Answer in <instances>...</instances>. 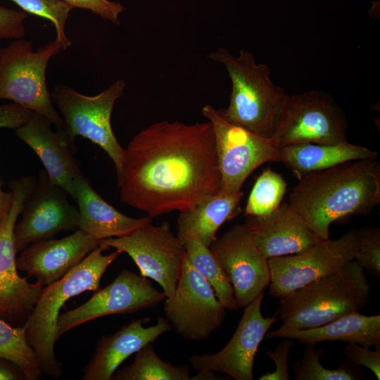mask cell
I'll return each mask as SVG.
<instances>
[{"label":"cell","mask_w":380,"mask_h":380,"mask_svg":"<svg viewBox=\"0 0 380 380\" xmlns=\"http://www.w3.org/2000/svg\"><path fill=\"white\" fill-rule=\"evenodd\" d=\"M293 339L286 338L273 350L266 353V355L273 360L275 369L260 376V380H289V358Z\"/></svg>","instance_id":"cell-36"},{"label":"cell","mask_w":380,"mask_h":380,"mask_svg":"<svg viewBox=\"0 0 380 380\" xmlns=\"http://www.w3.org/2000/svg\"><path fill=\"white\" fill-rule=\"evenodd\" d=\"M13 194L12 191L6 192L2 189V182L0 177V222L9 212L13 203Z\"/></svg>","instance_id":"cell-39"},{"label":"cell","mask_w":380,"mask_h":380,"mask_svg":"<svg viewBox=\"0 0 380 380\" xmlns=\"http://www.w3.org/2000/svg\"><path fill=\"white\" fill-rule=\"evenodd\" d=\"M72 8H78L90 11L101 19L115 25L120 24L119 15L125 7L119 2L109 0H63Z\"/></svg>","instance_id":"cell-34"},{"label":"cell","mask_w":380,"mask_h":380,"mask_svg":"<svg viewBox=\"0 0 380 380\" xmlns=\"http://www.w3.org/2000/svg\"><path fill=\"white\" fill-rule=\"evenodd\" d=\"M222 64L232 82L228 106L219 109L228 121L261 137L273 139L289 96L270 79L269 67L258 64L254 55L240 50L234 56L224 48L208 54Z\"/></svg>","instance_id":"cell-3"},{"label":"cell","mask_w":380,"mask_h":380,"mask_svg":"<svg viewBox=\"0 0 380 380\" xmlns=\"http://www.w3.org/2000/svg\"><path fill=\"white\" fill-rule=\"evenodd\" d=\"M243 194L242 191L227 194L220 190L193 208L180 212L176 234L179 242L184 245L193 239L209 247L220 227L236 215Z\"/></svg>","instance_id":"cell-24"},{"label":"cell","mask_w":380,"mask_h":380,"mask_svg":"<svg viewBox=\"0 0 380 380\" xmlns=\"http://www.w3.org/2000/svg\"><path fill=\"white\" fill-rule=\"evenodd\" d=\"M356 229L337 239L321 240L297 254L268 259L269 294L281 298L295 290L339 270L357 252Z\"/></svg>","instance_id":"cell-10"},{"label":"cell","mask_w":380,"mask_h":380,"mask_svg":"<svg viewBox=\"0 0 380 380\" xmlns=\"http://www.w3.org/2000/svg\"><path fill=\"white\" fill-rule=\"evenodd\" d=\"M357 248L355 260L372 276L380 278V228L367 226L356 229Z\"/></svg>","instance_id":"cell-32"},{"label":"cell","mask_w":380,"mask_h":380,"mask_svg":"<svg viewBox=\"0 0 380 380\" xmlns=\"http://www.w3.org/2000/svg\"><path fill=\"white\" fill-rule=\"evenodd\" d=\"M265 336L291 338L305 346H315L325 341H341L367 348L377 347L380 346V315H365L356 311L319 327L297 330L279 327L268 331Z\"/></svg>","instance_id":"cell-23"},{"label":"cell","mask_w":380,"mask_h":380,"mask_svg":"<svg viewBox=\"0 0 380 380\" xmlns=\"http://www.w3.org/2000/svg\"><path fill=\"white\" fill-rule=\"evenodd\" d=\"M232 286L238 308H245L270 282L268 259L254 243L244 224H236L209 246Z\"/></svg>","instance_id":"cell-17"},{"label":"cell","mask_w":380,"mask_h":380,"mask_svg":"<svg viewBox=\"0 0 380 380\" xmlns=\"http://www.w3.org/2000/svg\"><path fill=\"white\" fill-rule=\"evenodd\" d=\"M201 113L213 126L223 192L241 191L245 181L255 169L268 162H279L280 147L273 139L228 121L212 106H205Z\"/></svg>","instance_id":"cell-8"},{"label":"cell","mask_w":380,"mask_h":380,"mask_svg":"<svg viewBox=\"0 0 380 380\" xmlns=\"http://www.w3.org/2000/svg\"><path fill=\"white\" fill-rule=\"evenodd\" d=\"M22 371L11 362L0 358V380H24Z\"/></svg>","instance_id":"cell-38"},{"label":"cell","mask_w":380,"mask_h":380,"mask_svg":"<svg viewBox=\"0 0 380 380\" xmlns=\"http://www.w3.org/2000/svg\"><path fill=\"white\" fill-rule=\"evenodd\" d=\"M289 203L322 240L333 222L371 213L380 203V163L377 158L347 161L298 177Z\"/></svg>","instance_id":"cell-2"},{"label":"cell","mask_w":380,"mask_h":380,"mask_svg":"<svg viewBox=\"0 0 380 380\" xmlns=\"http://www.w3.org/2000/svg\"><path fill=\"white\" fill-rule=\"evenodd\" d=\"M125 85V81L120 79L99 94L87 96L58 84L51 92L70 141L73 144L75 138L81 136L99 146L113 160L117 172L122 165L125 148L114 134L110 119L114 104L123 94Z\"/></svg>","instance_id":"cell-7"},{"label":"cell","mask_w":380,"mask_h":380,"mask_svg":"<svg viewBox=\"0 0 380 380\" xmlns=\"http://www.w3.org/2000/svg\"><path fill=\"white\" fill-rule=\"evenodd\" d=\"M377 157V152L348 141L336 144H294L280 147L279 152V162L289 168L298 178L347 161Z\"/></svg>","instance_id":"cell-25"},{"label":"cell","mask_w":380,"mask_h":380,"mask_svg":"<svg viewBox=\"0 0 380 380\" xmlns=\"http://www.w3.org/2000/svg\"><path fill=\"white\" fill-rule=\"evenodd\" d=\"M322 349L317 350L315 345L306 346L301 358L293 366V377L296 380H353L357 376L353 372L338 368L330 369L320 362L324 355Z\"/></svg>","instance_id":"cell-31"},{"label":"cell","mask_w":380,"mask_h":380,"mask_svg":"<svg viewBox=\"0 0 380 380\" xmlns=\"http://www.w3.org/2000/svg\"><path fill=\"white\" fill-rule=\"evenodd\" d=\"M287 183L283 177L266 168L256 179L245 208V216H263L272 213L281 204Z\"/></svg>","instance_id":"cell-29"},{"label":"cell","mask_w":380,"mask_h":380,"mask_svg":"<svg viewBox=\"0 0 380 380\" xmlns=\"http://www.w3.org/2000/svg\"><path fill=\"white\" fill-rule=\"evenodd\" d=\"M51 125L45 117L33 113L15 134L39 158L49 179L72 197L74 182L82 172L70 151L73 144L63 129L53 131Z\"/></svg>","instance_id":"cell-20"},{"label":"cell","mask_w":380,"mask_h":380,"mask_svg":"<svg viewBox=\"0 0 380 380\" xmlns=\"http://www.w3.org/2000/svg\"><path fill=\"white\" fill-rule=\"evenodd\" d=\"M370 293L365 270L353 260L336 272L279 298L280 328L297 330L322 326L361 310L369 303Z\"/></svg>","instance_id":"cell-5"},{"label":"cell","mask_w":380,"mask_h":380,"mask_svg":"<svg viewBox=\"0 0 380 380\" xmlns=\"http://www.w3.org/2000/svg\"><path fill=\"white\" fill-rule=\"evenodd\" d=\"M34 112L17 103L0 105V128L16 129L25 125Z\"/></svg>","instance_id":"cell-37"},{"label":"cell","mask_w":380,"mask_h":380,"mask_svg":"<svg viewBox=\"0 0 380 380\" xmlns=\"http://www.w3.org/2000/svg\"><path fill=\"white\" fill-rule=\"evenodd\" d=\"M23 11L45 18L52 23L56 32V41L65 51L71 42L65 34L66 22L72 8L63 0H10Z\"/></svg>","instance_id":"cell-30"},{"label":"cell","mask_w":380,"mask_h":380,"mask_svg":"<svg viewBox=\"0 0 380 380\" xmlns=\"http://www.w3.org/2000/svg\"><path fill=\"white\" fill-rule=\"evenodd\" d=\"M343 110L328 94L310 91L289 96L273 137L279 147L299 143L336 144L347 141Z\"/></svg>","instance_id":"cell-11"},{"label":"cell","mask_w":380,"mask_h":380,"mask_svg":"<svg viewBox=\"0 0 380 380\" xmlns=\"http://www.w3.org/2000/svg\"><path fill=\"white\" fill-rule=\"evenodd\" d=\"M68 195L65 189L49 179L45 171L40 172L15 227L17 253L62 231L78 229L79 211L69 202Z\"/></svg>","instance_id":"cell-15"},{"label":"cell","mask_w":380,"mask_h":380,"mask_svg":"<svg viewBox=\"0 0 380 380\" xmlns=\"http://www.w3.org/2000/svg\"><path fill=\"white\" fill-rule=\"evenodd\" d=\"M35 180L30 176L11 182L13 203L0 222V317L9 323L26 319L32 312L44 286L21 277L16 265L14 229L23 204ZM27 320V319H26Z\"/></svg>","instance_id":"cell-12"},{"label":"cell","mask_w":380,"mask_h":380,"mask_svg":"<svg viewBox=\"0 0 380 380\" xmlns=\"http://www.w3.org/2000/svg\"><path fill=\"white\" fill-rule=\"evenodd\" d=\"M245 224L267 259L299 253L322 240L289 203L266 215L246 216Z\"/></svg>","instance_id":"cell-19"},{"label":"cell","mask_w":380,"mask_h":380,"mask_svg":"<svg viewBox=\"0 0 380 380\" xmlns=\"http://www.w3.org/2000/svg\"><path fill=\"white\" fill-rule=\"evenodd\" d=\"M264 293L244 308L235 332L227 345L213 354L193 355L189 357L198 379H217L218 372L235 380H252L259 346L277 315L265 317L261 312Z\"/></svg>","instance_id":"cell-14"},{"label":"cell","mask_w":380,"mask_h":380,"mask_svg":"<svg viewBox=\"0 0 380 380\" xmlns=\"http://www.w3.org/2000/svg\"><path fill=\"white\" fill-rule=\"evenodd\" d=\"M184 246L187 260L210 284L220 303L226 310H237L232 286L220 262L210 248L193 239L188 240Z\"/></svg>","instance_id":"cell-26"},{"label":"cell","mask_w":380,"mask_h":380,"mask_svg":"<svg viewBox=\"0 0 380 380\" xmlns=\"http://www.w3.org/2000/svg\"><path fill=\"white\" fill-rule=\"evenodd\" d=\"M379 1V0H378Z\"/></svg>","instance_id":"cell-40"},{"label":"cell","mask_w":380,"mask_h":380,"mask_svg":"<svg viewBox=\"0 0 380 380\" xmlns=\"http://www.w3.org/2000/svg\"><path fill=\"white\" fill-rule=\"evenodd\" d=\"M101 240L80 229L60 239L53 238L34 242L23 249L16 265L43 286L62 278L79 264Z\"/></svg>","instance_id":"cell-18"},{"label":"cell","mask_w":380,"mask_h":380,"mask_svg":"<svg viewBox=\"0 0 380 380\" xmlns=\"http://www.w3.org/2000/svg\"><path fill=\"white\" fill-rule=\"evenodd\" d=\"M61 50L53 40L34 51L32 42L23 38L0 47V99L45 117L58 130L65 124L53 108L46 72L50 59Z\"/></svg>","instance_id":"cell-6"},{"label":"cell","mask_w":380,"mask_h":380,"mask_svg":"<svg viewBox=\"0 0 380 380\" xmlns=\"http://www.w3.org/2000/svg\"><path fill=\"white\" fill-rule=\"evenodd\" d=\"M101 243L128 254L142 277L156 281L166 298L175 290L185 249L167 222L155 226L148 223L131 234L101 240Z\"/></svg>","instance_id":"cell-13"},{"label":"cell","mask_w":380,"mask_h":380,"mask_svg":"<svg viewBox=\"0 0 380 380\" xmlns=\"http://www.w3.org/2000/svg\"><path fill=\"white\" fill-rule=\"evenodd\" d=\"M115 380H191L188 365L174 366L161 360L156 353L153 343L136 353L134 362L115 373Z\"/></svg>","instance_id":"cell-27"},{"label":"cell","mask_w":380,"mask_h":380,"mask_svg":"<svg viewBox=\"0 0 380 380\" xmlns=\"http://www.w3.org/2000/svg\"><path fill=\"white\" fill-rule=\"evenodd\" d=\"M343 353L349 362L368 368L380 379V346L372 350L355 343H347Z\"/></svg>","instance_id":"cell-33"},{"label":"cell","mask_w":380,"mask_h":380,"mask_svg":"<svg viewBox=\"0 0 380 380\" xmlns=\"http://www.w3.org/2000/svg\"><path fill=\"white\" fill-rule=\"evenodd\" d=\"M150 317L137 319L122 326L112 335L102 336L92 359L86 366L82 379L110 380L118 367L129 356L172 329L168 321L158 316L150 327Z\"/></svg>","instance_id":"cell-21"},{"label":"cell","mask_w":380,"mask_h":380,"mask_svg":"<svg viewBox=\"0 0 380 380\" xmlns=\"http://www.w3.org/2000/svg\"><path fill=\"white\" fill-rule=\"evenodd\" d=\"M72 197L77 204L78 229L99 240L125 236L152 222L148 215L135 218L118 211L95 191L82 174L74 182Z\"/></svg>","instance_id":"cell-22"},{"label":"cell","mask_w":380,"mask_h":380,"mask_svg":"<svg viewBox=\"0 0 380 380\" xmlns=\"http://www.w3.org/2000/svg\"><path fill=\"white\" fill-rule=\"evenodd\" d=\"M0 358L15 364L25 380H37L42 376L37 354L27 339L25 324L14 327L0 317Z\"/></svg>","instance_id":"cell-28"},{"label":"cell","mask_w":380,"mask_h":380,"mask_svg":"<svg viewBox=\"0 0 380 380\" xmlns=\"http://www.w3.org/2000/svg\"><path fill=\"white\" fill-rule=\"evenodd\" d=\"M28 14L0 6V40L21 39L25 34L24 21Z\"/></svg>","instance_id":"cell-35"},{"label":"cell","mask_w":380,"mask_h":380,"mask_svg":"<svg viewBox=\"0 0 380 380\" xmlns=\"http://www.w3.org/2000/svg\"><path fill=\"white\" fill-rule=\"evenodd\" d=\"M101 243L59 280L44 287L25 322L28 343L35 351L42 373L59 378L62 369L55 355L56 324L59 312L70 298L99 289L103 274L121 253Z\"/></svg>","instance_id":"cell-4"},{"label":"cell","mask_w":380,"mask_h":380,"mask_svg":"<svg viewBox=\"0 0 380 380\" xmlns=\"http://www.w3.org/2000/svg\"><path fill=\"white\" fill-rule=\"evenodd\" d=\"M117 175L121 201L151 217L193 208L221 189L211 123L160 121L141 129Z\"/></svg>","instance_id":"cell-1"},{"label":"cell","mask_w":380,"mask_h":380,"mask_svg":"<svg viewBox=\"0 0 380 380\" xmlns=\"http://www.w3.org/2000/svg\"><path fill=\"white\" fill-rule=\"evenodd\" d=\"M163 312L172 329L189 341L208 339L223 324L226 308L210 284L183 259L173 295L165 298Z\"/></svg>","instance_id":"cell-9"},{"label":"cell","mask_w":380,"mask_h":380,"mask_svg":"<svg viewBox=\"0 0 380 380\" xmlns=\"http://www.w3.org/2000/svg\"><path fill=\"white\" fill-rule=\"evenodd\" d=\"M165 298L164 293L158 291L146 277L123 270L87 302L59 315L57 338L85 322L110 315L135 312L158 305Z\"/></svg>","instance_id":"cell-16"}]
</instances>
